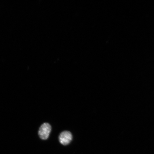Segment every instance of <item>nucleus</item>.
I'll return each instance as SVG.
<instances>
[{
	"mask_svg": "<svg viewBox=\"0 0 154 154\" xmlns=\"http://www.w3.org/2000/svg\"><path fill=\"white\" fill-rule=\"evenodd\" d=\"M51 130V125L48 123H45L42 124L38 132V135L40 138L43 140H47L49 137Z\"/></svg>",
	"mask_w": 154,
	"mask_h": 154,
	"instance_id": "f257e3e1",
	"label": "nucleus"
},
{
	"mask_svg": "<svg viewBox=\"0 0 154 154\" xmlns=\"http://www.w3.org/2000/svg\"><path fill=\"white\" fill-rule=\"evenodd\" d=\"M72 138L71 133L68 131H64L61 132L59 136L60 142L63 145L66 146L70 143Z\"/></svg>",
	"mask_w": 154,
	"mask_h": 154,
	"instance_id": "f03ea898",
	"label": "nucleus"
}]
</instances>
